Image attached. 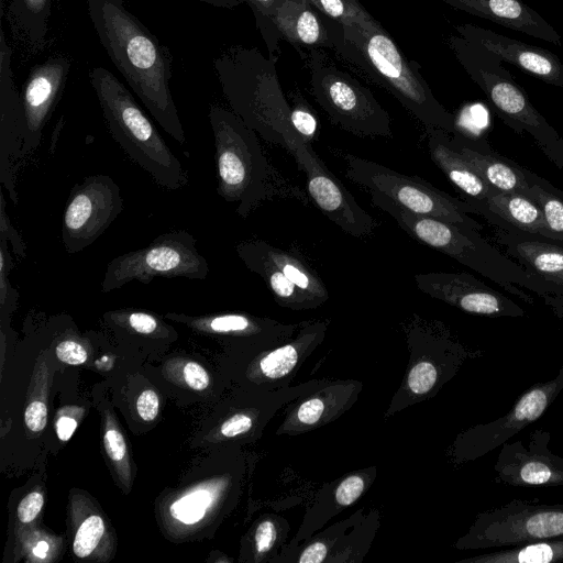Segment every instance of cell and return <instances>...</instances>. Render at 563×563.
I'll return each instance as SVG.
<instances>
[{"label":"cell","instance_id":"11a10c76","mask_svg":"<svg viewBox=\"0 0 563 563\" xmlns=\"http://www.w3.org/2000/svg\"><path fill=\"white\" fill-rule=\"evenodd\" d=\"M200 2L208 3L210 5L217 7V8H224V9H233L241 3L245 2V0H197Z\"/></svg>","mask_w":563,"mask_h":563},{"label":"cell","instance_id":"7a4b0ae2","mask_svg":"<svg viewBox=\"0 0 563 563\" xmlns=\"http://www.w3.org/2000/svg\"><path fill=\"white\" fill-rule=\"evenodd\" d=\"M208 118L214 140L217 192L223 200L238 203L240 217L246 218L263 202L275 199L309 205L307 191L272 164L258 134L239 115L212 104Z\"/></svg>","mask_w":563,"mask_h":563},{"label":"cell","instance_id":"4fadbf2b","mask_svg":"<svg viewBox=\"0 0 563 563\" xmlns=\"http://www.w3.org/2000/svg\"><path fill=\"white\" fill-rule=\"evenodd\" d=\"M285 148L306 175L307 194L323 216L353 238L364 239L374 233L377 220L357 203L311 143L292 134L286 140Z\"/></svg>","mask_w":563,"mask_h":563},{"label":"cell","instance_id":"277c9868","mask_svg":"<svg viewBox=\"0 0 563 563\" xmlns=\"http://www.w3.org/2000/svg\"><path fill=\"white\" fill-rule=\"evenodd\" d=\"M369 195L372 205L387 212L410 238L487 277L525 302L533 303L534 300L522 288L541 298L563 294V287L551 285L527 272L482 238L479 231L412 213L375 191H369Z\"/></svg>","mask_w":563,"mask_h":563},{"label":"cell","instance_id":"30bf717a","mask_svg":"<svg viewBox=\"0 0 563 563\" xmlns=\"http://www.w3.org/2000/svg\"><path fill=\"white\" fill-rule=\"evenodd\" d=\"M345 176L352 183L386 197L397 206L422 217L465 225L477 231L483 225L473 219L475 210L463 199L454 198L426 179L406 175L352 153L339 151Z\"/></svg>","mask_w":563,"mask_h":563},{"label":"cell","instance_id":"f5cc1de1","mask_svg":"<svg viewBox=\"0 0 563 563\" xmlns=\"http://www.w3.org/2000/svg\"><path fill=\"white\" fill-rule=\"evenodd\" d=\"M77 428L76 419L60 416L56 421V433L59 440L67 441Z\"/></svg>","mask_w":563,"mask_h":563},{"label":"cell","instance_id":"c3c4849f","mask_svg":"<svg viewBox=\"0 0 563 563\" xmlns=\"http://www.w3.org/2000/svg\"><path fill=\"white\" fill-rule=\"evenodd\" d=\"M285 1L286 0H245L255 16L257 27L271 23V19Z\"/></svg>","mask_w":563,"mask_h":563},{"label":"cell","instance_id":"ee69618b","mask_svg":"<svg viewBox=\"0 0 563 563\" xmlns=\"http://www.w3.org/2000/svg\"><path fill=\"white\" fill-rule=\"evenodd\" d=\"M0 240H5L10 244L13 254L24 260L26 257V245L21 234L13 227L5 209V199L3 191H0Z\"/></svg>","mask_w":563,"mask_h":563},{"label":"cell","instance_id":"5b68a950","mask_svg":"<svg viewBox=\"0 0 563 563\" xmlns=\"http://www.w3.org/2000/svg\"><path fill=\"white\" fill-rule=\"evenodd\" d=\"M276 63L277 56L266 58L256 47L233 45L213 67L231 110L266 142L285 147L295 133Z\"/></svg>","mask_w":563,"mask_h":563},{"label":"cell","instance_id":"74e56055","mask_svg":"<svg viewBox=\"0 0 563 563\" xmlns=\"http://www.w3.org/2000/svg\"><path fill=\"white\" fill-rule=\"evenodd\" d=\"M290 526L288 520L277 514H266L258 518L251 537V559L253 562H271L286 544Z\"/></svg>","mask_w":563,"mask_h":563},{"label":"cell","instance_id":"836d02e7","mask_svg":"<svg viewBox=\"0 0 563 563\" xmlns=\"http://www.w3.org/2000/svg\"><path fill=\"white\" fill-rule=\"evenodd\" d=\"M257 244L266 257L319 306L329 299L325 284L301 256L276 247L264 240H257Z\"/></svg>","mask_w":563,"mask_h":563},{"label":"cell","instance_id":"6da1fadb","mask_svg":"<svg viewBox=\"0 0 563 563\" xmlns=\"http://www.w3.org/2000/svg\"><path fill=\"white\" fill-rule=\"evenodd\" d=\"M99 41L159 126L179 145L186 134L170 92L172 56L124 0H86Z\"/></svg>","mask_w":563,"mask_h":563},{"label":"cell","instance_id":"7dc6e473","mask_svg":"<svg viewBox=\"0 0 563 563\" xmlns=\"http://www.w3.org/2000/svg\"><path fill=\"white\" fill-rule=\"evenodd\" d=\"M26 427L33 432L42 431L47 422V407L43 400H31L24 412Z\"/></svg>","mask_w":563,"mask_h":563},{"label":"cell","instance_id":"4dcf8cb0","mask_svg":"<svg viewBox=\"0 0 563 563\" xmlns=\"http://www.w3.org/2000/svg\"><path fill=\"white\" fill-rule=\"evenodd\" d=\"M235 252L245 267L264 280L278 306L295 311L320 307L266 257L257 240L241 241L236 244Z\"/></svg>","mask_w":563,"mask_h":563},{"label":"cell","instance_id":"9a60e30c","mask_svg":"<svg viewBox=\"0 0 563 563\" xmlns=\"http://www.w3.org/2000/svg\"><path fill=\"white\" fill-rule=\"evenodd\" d=\"M123 210L120 187L108 175H91L75 185L62 220V242L68 254L91 245Z\"/></svg>","mask_w":563,"mask_h":563},{"label":"cell","instance_id":"e575fe53","mask_svg":"<svg viewBox=\"0 0 563 563\" xmlns=\"http://www.w3.org/2000/svg\"><path fill=\"white\" fill-rule=\"evenodd\" d=\"M563 562V537L520 543L456 563H560Z\"/></svg>","mask_w":563,"mask_h":563},{"label":"cell","instance_id":"5bb4252c","mask_svg":"<svg viewBox=\"0 0 563 563\" xmlns=\"http://www.w3.org/2000/svg\"><path fill=\"white\" fill-rule=\"evenodd\" d=\"M563 390V365L555 377L522 393L501 417L461 432L452 445L456 463L475 461L501 446L542 417Z\"/></svg>","mask_w":563,"mask_h":563},{"label":"cell","instance_id":"816d5d0a","mask_svg":"<svg viewBox=\"0 0 563 563\" xmlns=\"http://www.w3.org/2000/svg\"><path fill=\"white\" fill-rule=\"evenodd\" d=\"M184 377L186 384L195 390H202L210 383V377L206 369L196 362H188L185 365Z\"/></svg>","mask_w":563,"mask_h":563},{"label":"cell","instance_id":"f546056e","mask_svg":"<svg viewBox=\"0 0 563 563\" xmlns=\"http://www.w3.org/2000/svg\"><path fill=\"white\" fill-rule=\"evenodd\" d=\"M424 131L432 162L460 190L463 200H483L495 191L452 145L449 133L430 128H424Z\"/></svg>","mask_w":563,"mask_h":563},{"label":"cell","instance_id":"d6a6232c","mask_svg":"<svg viewBox=\"0 0 563 563\" xmlns=\"http://www.w3.org/2000/svg\"><path fill=\"white\" fill-rule=\"evenodd\" d=\"M365 515L361 508L347 518L335 521L327 528L313 533L303 543L286 548L282 547L279 552L271 560L272 563H328V560L343 534L356 525Z\"/></svg>","mask_w":563,"mask_h":563},{"label":"cell","instance_id":"60d3db41","mask_svg":"<svg viewBox=\"0 0 563 563\" xmlns=\"http://www.w3.org/2000/svg\"><path fill=\"white\" fill-rule=\"evenodd\" d=\"M290 100L291 129L297 136L312 144L318 135L316 113L299 91H292Z\"/></svg>","mask_w":563,"mask_h":563},{"label":"cell","instance_id":"d590c367","mask_svg":"<svg viewBox=\"0 0 563 563\" xmlns=\"http://www.w3.org/2000/svg\"><path fill=\"white\" fill-rule=\"evenodd\" d=\"M380 526L377 509H371L339 540L328 563H362Z\"/></svg>","mask_w":563,"mask_h":563},{"label":"cell","instance_id":"ffe728a7","mask_svg":"<svg viewBox=\"0 0 563 563\" xmlns=\"http://www.w3.org/2000/svg\"><path fill=\"white\" fill-rule=\"evenodd\" d=\"M363 383L354 379L321 378L311 390L285 406L277 435H299L342 417L357 401Z\"/></svg>","mask_w":563,"mask_h":563},{"label":"cell","instance_id":"e0dca14e","mask_svg":"<svg viewBox=\"0 0 563 563\" xmlns=\"http://www.w3.org/2000/svg\"><path fill=\"white\" fill-rule=\"evenodd\" d=\"M551 434L534 429L528 445L521 440L501 445L494 464V481L512 487H563V457L549 449Z\"/></svg>","mask_w":563,"mask_h":563},{"label":"cell","instance_id":"83f0119b","mask_svg":"<svg viewBox=\"0 0 563 563\" xmlns=\"http://www.w3.org/2000/svg\"><path fill=\"white\" fill-rule=\"evenodd\" d=\"M452 145L490 188L525 194L529 188L527 169L497 154L485 139H475L457 129L450 134Z\"/></svg>","mask_w":563,"mask_h":563},{"label":"cell","instance_id":"ab89813d","mask_svg":"<svg viewBox=\"0 0 563 563\" xmlns=\"http://www.w3.org/2000/svg\"><path fill=\"white\" fill-rule=\"evenodd\" d=\"M325 16L343 26L366 25L375 19L357 0H307Z\"/></svg>","mask_w":563,"mask_h":563},{"label":"cell","instance_id":"484cf974","mask_svg":"<svg viewBox=\"0 0 563 563\" xmlns=\"http://www.w3.org/2000/svg\"><path fill=\"white\" fill-rule=\"evenodd\" d=\"M494 228L493 240L527 272L563 287V246L537 233Z\"/></svg>","mask_w":563,"mask_h":563},{"label":"cell","instance_id":"7bdbcfd3","mask_svg":"<svg viewBox=\"0 0 563 563\" xmlns=\"http://www.w3.org/2000/svg\"><path fill=\"white\" fill-rule=\"evenodd\" d=\"M104 530L106 526L101 517L92 515L86 518L75 534L74 553L81 559L89 556L99 544Z\"/></svg>","mask_w":563,"mask_h":563},{"label":"cell","instance_id":"f35d334b","mask_svg":"<svg viewBox=\"0 0 563 563\" xmlns=\"http://www.w3.org/2000/svg\"><path fill=\"white\" fill-rule=\"evenodd\" d=\"M228 482L214 489L198 488L184 495L173 503L169 508L170 515L178 521L192 525L202 519L206 511L213 505L218 493L223 492Z\"/></svg>","mask_w":563,"mask_h":563},{"label":"cell","instance_id":"9f6ffc18","mask_svg":"<svg viewBox=\"0 0 563 563\" xmlns=\"http://www.w3.org/2000/svg\"><path fill=\"white\" fill-rule=\"evenodd\" d=\"M47 551V544L44 542H38L36 548L34 549V552L38 556H44Z\"/></svg>","mask_w":563,"mask_h":563},{"label":"cell","instance_id":"bcb514c9","mask_svg":"<svg viewBox=\"0 0 563 563\" xmlns=\"http://www.w3.org/2000/svg\"><path fill=\"white\" fill-rule=\"evenodd\" d=\"M55 353L59 361L71 365L82 364L88 357V353L82 344L74 340L60 341L56 345Z\"/></svg>","mask_w":563,"mask_h":563},{"label":"cell","instance_id":"603a6c76","mask_svg":"<svg viewBox=\"0 0 563 563\" xmlns=\"http://www.w3.org/2000/svg\"><path fill=\"white\" fill-rule=\"evenodd\" d=\"M279 38L294 46L303 59L312 49L338 51L344 27L325 16L307 0H286L271 19Z\"/></svg>","mask_w":563,"mask_h":563},{"label":"cell","instance_id":"681fc988","mask_svg":"<svg viewBox=\"0 0 563 563\" xmlns=\"http://www.w3.org/2000/svg\"><path fill=\"white\" fill-rule=\"evenodd\" d=\"M44 504V497L38 492L26 495L18 507V518L23 523L33 521L40 514Z\"/></svg>","mask_w":563,"mask_h":563},{"label":"cell","instance_id":"d4e9b609","mask_svg":"<svg viewBox=\"0 0 563 563\" xmlns=\"http://www.w3.org/2000/svg\"><path fill=\"white\" fill-rule=\"evenodd\" d=\"M191 325L219 335L242 340L246 352L262 350L289 339L300 323H284L275 319L245 312H225L201 318L168 314Z\"/></svg>","mask_w":563,"mask_h":563},{"label":"cell","instance_id":"7c38bea8","mask_svg":"<svg viewBox=\"0 0 563 563\" xmlns=\"http://www.w3.org/2000/svg\"><path fill=\"white\" fill-rule=\"evenodd\" d=\"M563 537V504L521 499L476 515L467 532L453 544L457 550L508 548Z\"/></svg>","mask_w":563,"mask_h":563},{"label":"cell","instance_id":"8992f818","mask_svg":"<svg viewBox=\"0 0 563 563\" xmlns=\"http://www.w3.org/2000/svg\"><path fill=\"white\" fill-rule=\"evenodd\" d=\"M89 79L107 128L124 153L161 187H185L186 169L129 89L101 66L90 69Z\"/></svg>","mask_w":563,"mask_h":563},{"label":"cell","instance_id":"ba28073f","mask_svg":"<svg viewBox=\"0 0 563 563\" xmlns=\"http://www.w3.org/2000/svg\"><path fill=\"white\" fill-rule=\"evenodd\" d=\"M310 91L333 124L360 137H393L391 119L373 92L341 68L324 49L302 59Z\"/></svg>","mask_w":563,"mask_h":563},{"label":"cell","instance_id":"44dd1931","mask_svg":"<svg viewBox=\"0 0 563 563\" xmlns=\"http://www.w3.org/2000/svg\"><path fill=\"white\" fill-rule=\"evenodd\" d=\"M12 49L0 30V183L11 202H19L16 173L23 161V122L20 95L13 80Z\"/></svg>","mask_w":563,"mask_h":563},{"label":"cell","instance_id":"f6af8a7d","mask_svg":"<svg viewBox=\"0 0 563 563\" xmlns=\"http://www.w3.org/2000/svg\"><path fill=\"white\" fill-rule=\"evenodd\" d=\"M103 443L109 457L121 467V473L129 477L128 450L121 432L115 427L108 428Z\"/></svg>","mask_w":563,"mask_h":563},{"label":"cell","instance_id":"ac0fdd59","mask_svg":"<svg viewBox=\"0 0 563 563\" xmlns=\"http://www.w3.org/2000/svg\"><path fill=\"white\" fill-rule=\"evenodd\" d=\"M70 67L68 55L55 54L31 68L20 95L23 159L37 150L43 130L62 98Z\"/></svg>","mask_w":563,"mask_h":563},{"label":"cell","instance_id":"2e32d148","mask_svg":"<svg viewBox=\"0 0 563 563\" xmlns=\"http://www.w3.org/2000/svg\"><path fill=\"white\" fill-rule=\"evenodd\" d=\"M329 323L328 319L300 322L289 339L246 352L244 379L247 387L278 390L291 386L301 366L322 344Z\"/></svg>","mask_w":563,"mask_h":563},{"label":"cell","instance_id":"8fae6325","mask_svg":"<svg viewBox=\"0 0 563 563\" xmlns=\"http://www.w3.org/2000/svg\"><path fill=\"white\" fill-rule=\"evenodd\" d=\"M208 274L209 265L197 249L196 238L186 230H175L158 235L145 247L112 258L101 292L117 290L132 280L144 285L156 277L202 280Z\"/></svg>","mask_w":563,"mask_h":563},{"label":"cell","instance_id":"3957f363","mask_svg":"<svg viewBox=\"0 0 563 563\" xmlns=\"http://www.w3.org/2000/svg\"><path fill=\"white\" fill-rule=\"evenodd\" d=\"M344 27L335 55L375 85L393 95L424 128L457 131L455 117L435 98L421 75L420 65L408 59L391 35L375 20Z\"/></svg>","mask_w":563,"mask_h":563},{"label":"cell","instance_id":"9c48e42d","mask_svg":"<svg viewBox=\"0 0 563 563\" xmlns=\"http://www.w3.org/2000/svg\"><path fill=\"white\" fill-rule=\"evenodd\" d=\"M446 44L470 78L481 88L495 113L517 133H528L539 147L550 146L558 131L532 104L501 60L484 48L451 34Z\"/></svg>","mask_w":563,"mask_h":563},{"label":"cell","instance_id":"f907efd6","mask_svg":"<svg viewBox=\"0 0 563 563\" xmlns=\"http://www.w3.org/2000/svg\"><path fill=\"white\" fill-rule=\"evenodd\" d=\"M158 408V396L154 390L146 389L139 396L136 409L145 422H152L157 417Z\"/></svg>","mask_w":563,"mask_h":563},{"label":"cell","instance_id":"52a82bcc","mask_svg":"<svg viewBox=\"0 0 563 563\" xmlns=\"http://www.w3.org/2000/svg\"><path fill=\"white\" fill-rule=\"evenodd\" d=\"M408 362L384 418L435 397L468 361L482 355L461 343L439 321L413 314L405 327Z\"/></svg>","mask_w":563,"mask_h":563},{"label":"cell","instance_id":"7402d4cb","mask_svg":"<svg viewBox=\"0 0 563 563\" xmlns=\"http://www.w3.org/2000/svg\"><path fill=\"white\" fill-rule=\"evenodd\" d=\"M456 34L484 48L544 84L563 87V63L551 51L534 46L492 30L471 24L454 25Z\"/></svg>","mask_w":563,"mask_h":563},{"label":"cell","instance_id":"b9f144b4","mask_svg":"<svg viewBox=\"0 0 563 563\" xmlns=\"http://www.w3.org/2000/svg\"><path fill=\"white\" fill-rule=\"evenodd\" d=\"M12 253L8 241L0 240V310L2 314L11 312L19 298V292L10 279L11 271L14 267Z\"/></svg>","mask_w":563,"mask_h":563},{"label":"cell","instance_id":"cb8c5ba5","mask_svg":"<svg viewBox=\"0 0 563 563\" xmlns=\"http://www.w3.org/2000/svg\"><path fill=\"white\" fill-rule=\"evenodd\" d=\"M376 476L377 468L371 465L324 483L303 515L295 537L283 547H297L321 530L332 518L366 494Z\"/></svg>","mask_w":563,"mask_h":563},{"label":"cell","instance_id":"f1b7e54d","mask_svg":"<svg viewBox=\"0 0 563 563\" xmlns=\"http://www.w3.org/2000/svg\"><path fill=\"white\" fill-rule=\"evenodd\" d=\"M490 225L549 236V228L540 206L521 192L493 191L483 200L466 201Z\"/></svg>","mask_w":563,"mask_h":563},{"label":"cell","instance_id":"8d00e7d4","mask_svg":"<svg viewBox=\"0 0 563 563\" xmlns=\"http://www.w3.org/2000/svg\"><path fill=\"white\" fill-rule=\"evenodd\" d=\"M527 176L529 188L525 195L542 209L549 228L548 239L563 246V190L529 169Z\"/></svg>","mask_w":563,"mask_h":563},{"label":"cell","instance_id":"1f68e13d","mask_svg":"<svg viewBox=\"0 0 563 563\" xmlns=\"http://www.w3.org/2000/svg\"><path fill=\"white\" fill-rule=\"evenodd\" d=\"M8 21L18 41L31 54L47 44L48 21L54 0H7Z\"/></svg>","mask_w":563,"mask_h":563},{"label":"cell","instance_id":"db71d44e","mask_svg":"<svg viewBox=\"0 0 563 563\" xmlns=\"http://www.w3.org/2000/svg\"><path fill=\"white\" fill-rule=\"evenodd\" d=\"M545 305L551 307L553 312L561 319H563V294L562 295H545L542 297Z\"/></svg>","mask_w":563,"mask_h":563},{"label":"cell","instance_id":"d6986e66","mask_svg":"<svg viewBox=\"0 0 563 563\" xmlns=\"http://www.w3.org/2000/svg\"><path fill=\"white\" fill-rule=\"evenodd\" d=\"M413 279L421 292L466 313L490 318L526 314L516 301L467 273H420Z\"/></svg>","mask_w":563,"mask_h":563},{"label":"cell","instance_id":"4316f807","mask_svg":"<svg viewBox=\"0 0 563 563\" xmlns=\"http://www.w3.org/2000/svg\"><path fill=\"white\" fill-rule=\"evenodd\" d=\"M450 7L489 20L507 29L562 45V36L540 13L522 0H441Z\"/></svg>","mask_w":563,"mask_h":563}]
</instances>
